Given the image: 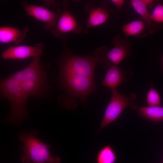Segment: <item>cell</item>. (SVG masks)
Masks as SVG:
<instances>
[{"mask_svg":"<svg viewBox=\"0 0 163 163\" xmlns=\"http://www.w3.org/2000/svg\"><path fill=\"white\" fill-rule=\"evenodd\" d=\"M20 82L23 90L29 97L32 96L36 98L42 97L45 96L49 89V86L31 81L25 80Z\"/></svg>","mask_w":163,"mask_h":163,"instance_id":"obj_14","label":"cell"},{"mask_svg":"<svg viewBox=\"0 0 163 163\" xmlns=\"http://www.w3.org/2000/svg\"><path fill=\"white\" fill-rule=\"evenodd\" d=\"M63 9L56 25L51 30L55 36L65 40L66 34L69 33H79L82 30L81 26L68 9V2H63Z\"/></svg>","mask_w":163,"mask_h":163,"instance_id":"obj_8","label":"cell"},{"mask_svg":"<svg viewBox=\"0 0 163 163\" xmlns=\"http://www.w3.org/2000/svg\"></svg>","mask_w":163,"mask_h":163,"instance_id":"obj_24","label":"cell"},{"mask_svg":"<svg viewBox=\"0 0 163 163\" xmlns=\"http://www.w3.org/2000/svg\"><path fill=\"white\" fill-rule=\"evenodd\" d=\"M151 87L147 95V101L149 106H159L161 104L160 96L157 92L153 87Z\"/></svg>","mask_w":163,"mask_h":163,"instance_id":"obj_19","label":"cell"},{"mask_svg":"<svg viewBox=\"0 0 163 163\" xmlns=\"http://www.w3.org/2000/svg\"><path fill=\"white\" fill-rule=\"evenodd\" d=\"M0 98L7 99L11 105L9 115L3 121L18 126L28 117L29 112L26 104L29 97L21 88L20 83L10 76L0 81Z\"/></svg>","mask_w":163,"mask_h":163,"instance_id":"obj_3","label":"cell"},{"mask_svg":"<svg viewBox=\"0 0 163 163\" xmlns=\"http://www.w3.org/2000/svg\"><path fill=\"white\" fill-rule=\"evenodd\" d=\"M44 47L43 43H37L34 46L23 45L10 46L2 53L1 58L6 60L40 57Z\"/></svg>","mask_w":163,"mask_h":163,"instance_id":"obj_9","label":"cell"},{"mask_svg":"<svg viewBox=\"0 0 163 163\" xmlns=\"http://www.w3.org/2000/svg\"><path fill=\"white\" fill-rule=\"evenodd\" d=\"M29 30L27 27L22 30L14 27L2 26L0 27V42L4 44L13 43L19 44L24 39Z\"/></svg>","mask_w":163,"mask_h":163,"instance_id":"obj_11","label":"cell"},{"mask_svg":"<svg viewBox=\"0 0 163 163\" xmlns=\"http://www.w3.org/2000/svg\"></svg>","mask_w":163,"mask_h":163,"instance_id":"obj_25","label":"cell"},{"mask_svg":"<svg viewBox=\"0 0 163 163\" xmlns=\"http://www.w3.org/2000/svg\"><path fill=\"white\" fill-rule=\"evenodd\" d=\"M39 132L32 130L27 133L22 132L19 134V140L24 146L19 147L24 153L21 158L23 163H60L61 160L58 156L53 157L50 153V145L38 139Z\"/></svg>","mask_w":163,"mask_h":163,"instance_id":"obj_4","label":"cell"},{"mask_svg":"<svg viewBox=\"0 0 163 163\" xmlns=\"http://www.w3.org/2000/svg\"><path fill=\"white\" fill-rule=\"evenodd\" d=\"M152 21L158 23H163V5L158 3L151 13Z\"/></svg>","mask_w":163,"mask_h":163,"instance_id":"obj_20","label":"cell"},{"mask_svg":"<svg viewBox=\"0 0 163 163\" xmlns=\"http://www.w3.org/2000/svg\"><path fill=\"white\" fill-rule=\"evenodd\" d=\"M85 9L88 13V15L86 27L83 30L84 33H87L90 28L105 23L109 17V12L103 5L97 7L93 3H88L86 6Z\"/></svg>","mask_w":163,"mask_h":163,"instance_id":"obj_10","label":"cell"},{"mask_svg":"<svg viewBox=\"0 0 163 163\" xmlns=\"http://www.w3.org/2000/svg\"><path fill=\"white\" fill-rule=\"evenodd\" d=\"M111 2L118 10H120L122 8L125 1L123 0H112Z\"/></svg>","mask_w":163,"mask_h":163,"instance_id":"obj_22","label":"cell"},{"mask_svg":"<svg viewBox=\"0 0 163 163\" xmlns=\"http://www.w3.org/2000/svg\"><path fill=\"white\" fill-rule=\"evenodd\" d=\"M59 79L65 94L59 97L58 102L66 109L74 110L77 105L74 101L77 98L85 104L87 97L95 92L93 78L59 72Z\"/></svg>","mask_w":163,"mask_h":163,"instance_id":"obj_2","label":"cell"},{"mask_svg":"<svg viewBox=\"0 0 163 163\" xmlns=\"http://www.w3.org/2000/svg\"><path fill=\"white\" fill-rule=\"evenodd\" d=\"M142 1L147 6L152 3L153 2V0H142Z\"/></svg>","mask_w":163,"mask_h":163,"instance_id":"obj_23","label":"cell"},{"mask_svg":"<svg viewBox=\"0 0 163 163\" xmlns=\"http://www.w3.org/2000/svg\"><path fill=\"white\" fill-rule=\"evenodd\" d=\"M40 58H33L27 66L10 76L19 82L26 80L48 86L46 74L41 63Z\"/></svg>","mask_w":163,"mask_h":163,"instance_id":"obj_7","label":"cell"},{"mask_svg":"<svg viewBox=\"0 0 163 163\" xmlns=\"http://www.w3.org/2000/svg\"><path fill=\"white\" fill-rule=\"evenodd\" d=\"M42 2L43 5L48 9L51 7L56 8L59 3V1L55 0H43Z\"/></svg>","mask_w":163,"mask_h":163,"instance_id":"obj_21","label":"cell"},{"mask_svg":"<svg viewBox=\"0 0 163 163\" xmlns=\"http://www.w3.org/2000/svg\"><path fill=\"white\" fill-rule=\"evenodd\" d=\"M114 46L107 54V59L112 64L117 65L127 56L128 50L123 44L116 37L113 41Z\"/></svg>","mask_w":163,"mask_h":163,"instance_id":"obj_13","label":"cell"},{"mask_svg":"<svg viewBox=\"0 0 163 163\" xmlns=\"http://www.w3.org/2000/svg\"><path fill=\"white\" fill-rule=\"evenodd\" d=\"M117 156L110 145L101 148L98 151L96 157L97 163H115Z\"/></svg>","mask_w":163,"mask_h":163,"instance_id":"obj_16","label":"cell"},{"mask_svg":"<svg viewBox=\"0 0 163 163\" xmlns=\"http://www.w3.org/2000/svg\"><path fill=\"white\" fill-rule=\"evenodd\" d=\"M111 90V98L97 134L104 127L115 120L126 107L129 106L135 109L137 107L136 105L132 102L130 98L120 94L116 89Z\"/></svg>","mask_w":163,"mask_h":163,"instance_id":"obj_5","label":"cell"},{"mask_svg":"<svg viewBox=\"0 0 163 163\" xmlns=\"http://www.w3.org/2000/svg\"><path fill=\"white\" fill-rule=\"evenodd\" d=\"M130 3L136 12L144 20L146 24L149 26L152 21L151 13L149 11L147 6L142 0H132L130 1Z\"/></svg>","mask_w":163,"mask_h":163,"instance_id":"obj_18","label":"cell"},{"mask_svg":"<svg viewBox=\"0 0 163 163\" xmlns=\"http://www.w3.org/2000/svg\"><path fill=\"white\" fill-rule=\"evenodd\" d=\"M63 52L55 62L59 72L67 73L94 78V70L98 63L105 64L108 61L107 57V47L104 46L95 50L91 55L80 56L70 52L64 41Z\"/></svg>","mask_w":163,"mask_h":163,"instance_id":"obj_1","label":"cell"},{"mask_svg":"<svg viewBox=\"0 0 163 163\" xmlns=\"http://www.w3.org/2000/svg\"><path fill=\"white\" fill-rule=\"evenodd\" d=\"M107 71L101 84L111 89H116L117 87L125 81V78L120 69L117 65L112 63H107Z\"/></svg>","mask_w":163,"mask_h":163,"instance_id":"obj_12","label":"cell"},{"mask_svg":"<svg viewBox=\"0 0 163 163\" xmlns=\"http://www.w3.org/2000/svg\"><path fill=\"white\" fill-rule=\"evenodd\" d=\"M21 4L27 15L42 22L45 29L48 31L51 30L56 25L63 10L57 9L52 11L43 5H29L26 1L22 2Z\"/></svg>","mask_w":163,"mask_h":163,"instance_id":"obj_6","label":"cell"},{"mask_svg":"<svg viewBox=\"0 0 163 163\" xmlns=\"http://www.w3.org/2000/svg\"><path fill=\"white\" fill-rule=\"evenodd\" d=\"M145 23L140 20L132 21L124 25L122 29L126 37L138 35L141 34L144 30Z\"/></svg>","mask_w":163,"mask_h":163,"instance_id":"obj_17","label":"cell"},{"mask_svg":"<svg viewBox=\"0 0 163 163\" xmlns=\"http://www.w3.org/2000/svg\"><path fill=\"white\" fill-rule=\"evenodd\" d=\"M137 111L142 117L155 122L163 121V107L143 106L138 108Z\"/></svg>","mask_w":163,"mask_h":163,"instance_id":"obj_15","label":"cell"}]
</instances>
